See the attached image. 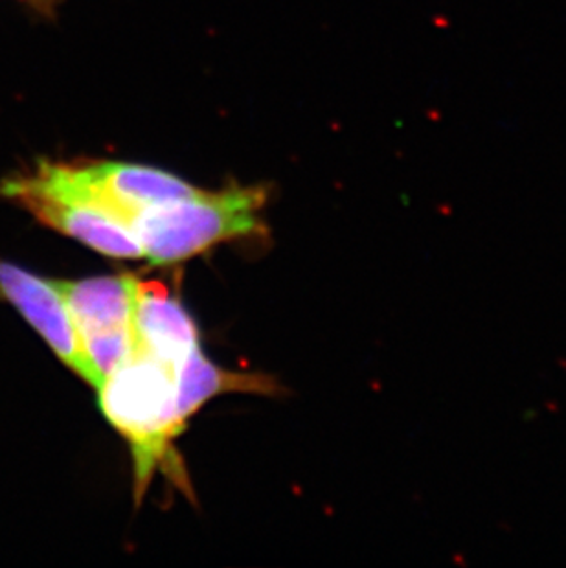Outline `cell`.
Here are the masks:
<instances>
[{"mask_svg":"<svg viewBox=\"0 0 566 568\" xmlns=\"http://www.w3.org/2000/svg\"><path fill=\"white\" fill-rule=\"evenodd\" d=\"M74 189L131 226L144 210L192 197L199 189L173 173L129 162H59Z\"/></svg>","mask_w":566,"mask_h":568,"instance_id":"obj_5","label":"cell"},{"mask_svg":"<svg viewBox=\"0 0 566 568\" xmlns=\"http://www.w3.org/2000/svg\"><path fill=\"white\" fill-rule=\"evenodd\" d=\"M97 392L103 416L131 445L140 503L156 469L171 466L173 442L186 427L176 408L175 372L134 349Z\"/></svg>","mask_w":566,"mask_h":568,"instance_id":"obj_1","label":"cell"},{"mask_svg":"<svg viewBox=\"0 0 566 568\" xmlns=\"http://www.w3.org/2000/svg\"><path fill=\"white\" fill-rule=\"evenodd\" d=\"M0 298L10 302L22 318L49 344L58 359L94 388L98 377L87 361L63 295L54 280L39 278L27 268L0 260Z\"/></svg>","mask_w":566,"mask_h":568,"instance_id":"obj_6","label":"cell"},{"mask_svg":"<svg viewBox=\"0 0 566 568\" xmlns=\"http://www.w3.org/2000/svg\"><path fill=\"white\" fill-rule=\"evenodd\" d=\"M265 203L267 190L257 186L199 190L192 197L140 212L131 229L151 265H171L263 231Z\"/></svg>","mask_w":566,"mask_h":568,"instance_id":"obj_2","label":"cell"},{"mask_svg":"<svg viewBox=\"0 0 566 568\" xmlns=\"http://www.w3.org/2000/svg\"><path fill=\"white\" fill-rule=\"evenodd\" d=\"M280 390L276 381L267 376H252L230 372L204 357L199 346L190 352L175 368L176 408L188 422L204 403L221 394H262L273 396Z\"/></svg>","mask_w":566,"mask_h":568,"instance_id":"obj_8","label":"cell"},{"mask_svg":"<svg viewBox=\"0 0 566 568\" xmlns=\"http://www.w3.org/2000/svg\"><path fill=\"white\" fill-rule=\"evenodd\" d=\"M133 329L134 349L155 357L173 372L199 346L192 316L170 295L166 285L156 282H137Z\"/></svg>","mask_w":566,"mask_h":568,"instance_id":"obj_7","label":"cell"},{"mask_svg":"<svg viewBox=\"0 0 566 568\" xmlns=\"http://www.w3.org/2000/svg\"><path fill=\"white\" fill-rule=\"evenodd\" d=\"M137 282L133 274L54 280L100 386L134 352Z\"/></svg>","mask_w":566,"mask_h":568,"instance_id":"obj_4","label":"cell"},{"mask_svg":"<svg viewBox=\"0 0 566 568\" xmlns=\"http://www.w3.org/2000/svg\"><path fill=\"white\" fill-rule=\"evenodd\" d=\"M0 195L59 234L117 260H142L144 251L125 221L83 197L59 162L41 161L30 173H19L0 184Z\"/></svg>","mask_w":566,"mask_h":568,"instance_id":"obj_3","label":"cell"}]
</instances>
